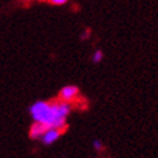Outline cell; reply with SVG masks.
<instances>
[{
  "mask_svg": "<svg viewBox=\"0 0 158 158\" xmlns=\"http://www.w3.org/2000/svg\"><path fill=\"white\" fill-rule=\"evenodd\" d=\"M49 2L55 5H62L65 3H68V0H49Z\"/></svg>",
  "mask_w": 158,
  "mask_h": 158,
  "instance_id": "cell-7",
  "label": "cell"
},
{
  "mask_svg": "<svg viewBox=\"0 0 158 158\" xmlns=\"http://www.w3.org/2000/svg\"><path fill=\"white\" fill-rule=\"evenodd\" d=\"M48 128H49V127L45 126V124L39 123V122H35V123L31 126V128H30V137H31V139H39V137L43 136V134H44Z\"/></svg>",
  "mask_w": 158,
  "mask_h": 158,
  "instance_id": "cell-4",
  "label": "cell"
},
{
  "mask_svg": "<svg viewBox=\"0 0 158 158\" xmlns=\"http://www.w3.org/2000/svg\"><path fill=\"white\" fill-rule=\"evenodd\" d=\"M64 132V128H55V127H49L45 132L43 134V136L40 137L43 144L45 145H51V144H53L55 141L58 140V137H60Z\"/></svg>",
  "mask_w": 158,
  "mask_h": 158,
  "instance_id": "cell-2",
  "label": "cell"
},
{
  "mask_svg": "<svg viewBox=\"0 0 158 158\" xmlns=\"http://www.w3.org/2000/svg\"><path fill=\"white\" fill-rule=\"evenodd\" d=\"M79 95V89L77 85H66L60 91V100L61 101H66L70 102Z\"/></svg>",
  "mask_w": 158,
  "mask_h": 158,
  "instance_id": "cell-3",
  "label": "cell"
},
{
  "mask_svg": "<svg viewBox=\"0 0 158 158\" xmlns=\"http://www.w3.org/2000/svg\"><path fill=\"white\" fill-rule=\"evenodd\" d=\"M102 58H104V53H102V51H100V49L95 51L94 56H92V61H94V64H100V62L102 61Z\"/></svg>",
  "mask_w": 158,
  "mask_h": 158,
  "instance_id": "cell-5",
  "label": "cell"
},
{
  "mask_svg": "<svg viewBox=\"0 0 158 158\" xmlns=\"http://www.w3.org/2000/svg\"><path fill=\"white\" fill-rule=\"evenodd\" d=\"M92 144H94V148H95L96 150H98V152H100V150H102V149H104L102 143H101L100 140H98V139H95V140H94V143H92Z\"/></svg>",
  "mask_w": 158,
  "mask_h": 158,
  "instance_id": "cell-6",
  "label": "cell"
},
{
  "mask_svg": "<svg viewBox=\"0 0 158 158\" xmlns=\"http://www.w3.org/2000/svg\"><path fill=\"white\" fill-rule=\"evenodd\" d=\"M39 2H45V0H39Z\"/></svg>",
  "mask_w": 158,
  "mask_h": 158,
  "instance_id": "cell-8",
  "label": "cell"
},
{
  "mask_svg": "<svg viewBox=\"0 0 158 158\" xmlns=\"http://www.w3.org/2000/svg\"><path fill=\"white\" fill-rule=\"evenodd\" d=\"M71 111V105L66 101L60 102H47L36 101L31 105L30 114L35 122L43 123L48 127L65 128L66 117Z\"/></svg>",
  "mask_w": 158,
  "mask_h": 158,
  "instance_id": "cell-1",
  "label": "cell"
}]
</instances>
